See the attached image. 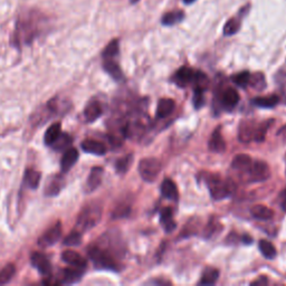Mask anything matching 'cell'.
<instances>
[{"mask_svg": "<svg viewBox=\"0 0 286 286\" xmlns=\"http://www.w3.org/2000/svg\"><path fill=\"white\" fill-rule=\"evenodd\" d=\"M103 67L107 73L110 75L111 77L114 78L115 81H121L123 80V73L121 67L119 66L118 63H115L113 59H105L103 63Z\"/></svg>", "mask_w": 286, "mask_h": 286, "instance_id": "obj_23", "label": "cell"}, {"mask_svg": "<svg viewBox=\"0 0 286 286\" xmlns=\"http://www.w3.org/2000/svg\"><path fill=\"white\" fill-rule=\"evenodd\" d=\"M88 254L96 268L111 270L119 269L118 262H116L114 256L107 247H103L102 245H99V244L97 245H92L88 248Z\"/></svg>", "mask_w": 286, "mask_h": 286, "instance_id": "obj_1", "label": "cell"}, {"mask_svg": "<svg viewBox=\"0 0 286 286\" xmlns=\"http://www.w3.org/2000/svg\"><path fill=\"white\" fill-rule=\"evenodd\" d=\"M130 212H131V207L130 206H127V205L118 206L115 208L114 212H113L112 217L114 218V219H118V218L126 217V216H129Z\"/></svg>", "mask_w": 286, "mask_h": 286, "instance_id": "obj_41", "label": "cell"}, {"mask_svg": "<svg viewBox=\"0 0 286 286\" xmlns=\"http://www.w3.org/2000/svg\"><path fill=\"white\" fill-rule=\"evenodd\" d=\"M272 122H273V120H269V121H267L265 123L261 124V125L256 126V131H255V135H254V140L256 142H263L265 140L267 130H268L269 124Z\"/></svg>", "mask_w": 286, "mask_h": 286, "instance_id": "obj_38", "label": "cell"}, {"mask_svg": "<svg viewBox=\"0 0 286 286\" xmlns=\"http://www.w3.org/2000/svg\"><path fill=\"white\" fill-rule=\"evenodd\" d=\"M32 264L35 268L38 269L40 274H43L45 276L51 275L52 273V264L51 262L48 261V258L41 253H34L32 255Z\"/></svg>", "mask_w": 286, "mask_h": 286, "instance_id": "obj_8", "label": "cell"}, {"mask_svg": "<svg viewBox=\"0 0 286 286\" xmlns=\"http://www.w3.org/2000/svg\"><path fill=\"white\" fill-rule=\"evenodd\" d=\"M208 148L213 152H224L226 150V142L224 140L223 134H221V127L218 126L212 134V138L209 139Z\"/></svg>", "mask_w": 286, "mask_h": 286, "instance_id": "obj_10", "label": "cell"}, {"mask_svg": "<svg viewBox=\"0 0 286 286\" xmlns=\"http://www.w3.org/2000/svg\"><path fill=\"white\" fill-rule=\"evenodd\" d=\"M197 73L198 72L190 69V67H180L175 75V83L180 86V88H186L190 83H195L196 77H197Z\"/></svg>", "mask_w": 286, "mask_h": 286, "instance_id": "obj_7", "label": "cell"}, {"mask_svg": "<svg viewBox=\"0 0 286 286\" xmlns=\"http://www.w3.org/2000/svg\"><path fill=\"white\" fill-rule=\"evenodd\" d=\"M176 107V103L172 99H161L158 103L157 107V116L160 119L167 118L174 112Z\"/></svg>", "mask_w": 286, "mask_h": 286, "instance_id": "obj_21", "label": "cell"}, {"mask_svg": "<svg viewBox=\"0 0 286 286\" xmlns=\"http://www.w3.org/2000/svg\"><path fill=\"white\" fill-rule=\"evenodd\" d=\"M239 102V94L236 89H226L221 94V103L226 108H234Z\"/></svg>", "mask_w": 286, "mask_h": 286, "instance_id": "obj_18", "label": "cell"}, {"mask_svg": "<svg viewBox=\"0 0 286 286\" xmlns=\"http://www.w3.org/2000/svg\"><path fill=\"white\" fill-rule=\"evenodd\" d=\"M162 164L157 158H144L139 163V174L145 182L156 181L159 177Z\"/></svg>", "mask_w": 286, "mask_h": 286, "instance_id": "obj_4", "label": "cell"}, {"mask_svg": "<svg viewBox=\"0 0 286 286\" xmlns=\"http://www.w3.org/2000/svg\"><path fill=\"white\" fill-rule=\"evenodd\" d=\"M268 283V280H267L266 276H261L258 280L251 282V285H266Z\"/></svg>", "mask_w": 286, "mask_h": 286, "instance_id": "obj_42", "label": "cell"}, {"mask_svg": "<svg viewBox=\"0 0 286 286\" xmlns=\"http://www.w3.org/2000/svg\"><path fill=\"white\" fill-rule=\"evenodd\" d=\"M184 18V13L181 10H175V11H170V13L165 14L162 17V25L164 26H174L179 24L180 21H182Z\"/></svg>", "mask_w": 286, "mask_h": 286, "instance_id": "obj_26", "label": "cell"}, {"mask_svg": "<svg viewBox=\"0 0 286 286\" xmlns=\"http://www.w3.org/2000/svg\"><path fill=\"white\" fill-rule=\"evenodd\" d=\"M204 88H200V86H196L195 88V92H194V99H193V103L195 105V107L200 108L202 105L205 104V96H204Z\"/></svg>", "mask_w": 286, "mask_h": 286, "instance_id": "obj_40", "label": "cell"}, {"mask_svg": "<svg viewBox=\"0 0 286 286\" xmlns=\"http://www.w3.org/2000/svg\"><path fill=\"white\" fill-rule=\"evenodd\" d=\"M240 28V22L237 18H232L227 22H226L224 27V35L225 36H232L239 31Z\"/></svg>", "mask_w": 286, "mask_h": 286, "instance_id": "obj_37", "label": "cell"}, {"mask_svg": "<svg viewBox=\"0 0 286 286\" xmlns=\"http://www.w3.org/2000/svg\"><path fill=\"white\" fill-rule=\"evenodd\" d=\"M62 259L65 263H67V264H70L73 267H81V268H84V267H86V265H88L86 259L74 250L64 251V253L62 254Z\"/></svg>", "mask_w": 286, "mask_h": 286, "instance_id": "obj_13", "label": "cell"}, {"mask_svg": "<svg viewBox=\"0 0 286 286\" xmlns=\"http://www.w3.org/2000/svg\"><path fill=\"white\" fill-rule=\"evenodd\" d=\"M183 1H184V3H187V5H189V3L195 2L196 0H183Z\"/></svg>", "mask_w": 286, "mask_h": 286, "instance_id": "obj_45", "label": "cell"}, {"mask_svg": "<svg viewBox=\"0 0 286 286\" xmlns=\"http://www.w3.org/2000/svg\"><path fill=\"white\" fill-rule=\"evenodd\" d=\"M40 182V174L38 171L28 169L25 171L24 176V183L31 189H36Z\"/></svg>", "mask_w": 286, "mask_h": 286, "instance_id": "obj_25", "label": "cell"}, {"mask_svg": "<svg viewBox=\"0 0 286 286\" xmlns=\"http://www.w3.org/2000/svg\"><path fill=\"white\" fill-rule=\"evenodd\" d=\"M83 273H84V268H81V267H76V268H65L62 272V280L59 281V283H76V282H78L82 278Z\"/></svg>", "mask_w": 286, "mask_h": 286, "instance_id": "obj_15", "label": "cell"}, {"mask_svg": "<svg viewBox=\"0 0 286 286\" xmlns=\"http://www.w3.org/2000/svg\"><path fill=\"white\" fill-rule=\"evenodd\" d=\"M250 74L248 73L247 71H244L242 73L235 74L232 76V81L234 82L237 86H239V88H246V86L250 85Z\"/></svg>", "mask_w": 286, "mask_h": 286, "instance_id": "obj_35", "label": "cell"}, {"mask_svg": "<svg viewBox=\"0 0 286 286\" xmlns=\"http://www.w3.org/2000/svg\"><path fill=\"white\" fill-rule=\"evenodd\" d=\"M103 107L99 101L93 100L84 108V118L88 122H94L102 115Z\"/></svg>", "mask_w": 286, "mask_h": 286, "instance_id": "obj_11", "label": "cell"}, {"mask_svg": "<svg viewBox=\"0 0 286 286\" xmlns=\"http://www.w3.org/2000/svg\"><path fill=\"white\" fill-rule=\"evenodd\" d=\"M255 131H256V126H255L254 121H250V120L242 121L239 124V130H238L239 141H242L243 143H250V141H253Z\"/></svg>", "mask_w": 286, "mask_h": 286, "instance_id": "obj_9", "label": "cell"}, {"mask_svg": "<svg viewBox=\"0 0 286 286\" xmlns=\"http://www.w3.org/2000/svg\"><path fill=\"white\" fill-rule=\"evenodd\" d=\"M62 133V129H61V123H55L53 124L52 126H50L45 133L44 137V142L46 145H52L53 143L55 142L56 139L59 137V134Z\"/></svg>", "mask_w": 286, "mask_h": 286, "instance_id": "obj_27", "label": "cell"}, {"mask_svg": "<svg viewBox=\"0 0 286 286\" xmlns=\"http://www.w3.org/2000/svg\"><path fill=\"white\" fill-rule=\"evenodd\" d=\"M219 277V270L216 268H207L202 274L201 280L199 282L200 285H213L217 282Z\"/></svg>", "mask_w": 286, "mask_h": 286, "instance_id": "obj_30", "label": "cell"}, {"mask_svg": "<svg viewBox=\"0 0 286 286\" xmlns=\"http://www.w3.org/2000/svg\"><path fill=\"white\" fill-rule=\"evenodd\" d=\"M118 54H119V40L113 39L111 43L105 47L102 55L104 59H112L113 57H115V56H118Z\"/></svg>", "mask_w": 286, "mask_h": 286, "instance_id": "obj_36", "label": "cell"}, {"mask_svg": "<svg viewBox=\"0 0 286 286\" xmlns=\"http://www.w3.org/2000/svg\"><path fill=\"white\" fill-rule=\"evenodd\" d=\"M101 217H102V208H101V206L91 205L85 207L81 212L80 216H78L76 223L77 231L83 232L93 228L94 226L99 224Z\"/></svg>", "mask_w": 286, "mask_h": 286, "instance_id": "obj_3", "label": "cell"}, {"mask_svg": "<svg viewBox=\"0 0 286 286\" xmlns=\"http://www.w3.org/2000/svg\"><path fill=\"white\" fill-rule=\"evenodd\" d=\"M207 186L209 188L210 195L214 200H221L228 196H231L236 189L235 183L232 180H221L220 176L218 175H208L205 178Z\"/></svg>", "mask_w": 286, "mask_h": 286, "instance_id": "obj_2", "label": "cell"}, {"mask_svg": "<svg viewBox=\"0 0 286 286\" xmlns=\"http://www.w3.org/2000/svg\"><path fill=\"white\" fill-rule=\"evenodd\" d=\"M72 143V138L67 133H61L59 137L56 139L55 142L53 143L52 146L53 149L56 150V151H63L66 148H69L70 144Z\"/></svg>", "mask_w": 286, "mask_h": 286, "instance_id": "obj_31", "label": "cell"}, {"mask_svg": "<svg viewBox=\"0 0 286 286\" xmlns=\"http://www.w3.org/2000/svg\"><path fill=\"white\" fill-rule=\"evenodd\" d=\"M247 172L248 175H250V181L255 182L265 181V180H267L270 177V169L268 167V164L261 160H257L251 163L250 170Z\"/></svg>", "mask_w": 286, "mask_h": 286, "instance_id": "obj_5", "label": "cell"}, {"mask_svg": "<svg viewBox=\"0 0 286 286\" xmlns=\"http://www.w3.org/2000/svg\"><path fill=\"white\" fill-rule=\"evenodd\" d=\"M161 194L164 198L170 199V200H177L179 197L178 188H177L176 183L169 178L164 179L161 183Z\"/></svg>", "mask_w": 286, "mask_h": 286, "instance_id": "obj_19", "label": "cell"}, {"mask_svg": "<svg viewBox=\"0 0 286 286\" xmlns=\"http://www.w3.org/2000/svg\"><path fill=\"white\" fill-rule=\"evenodd\" d=\"M78 159V151L75 148L67 149L61 161V169L63 172H67Z\"/></svg>", "mask_w": 286, "mask_h": 286, "instance_id": "obj_16", "label": "cell"}, {"mask_svg": "<svg viewBox=\"0 0 286 286\" xmlns=\"http://www.w3.org/2000/svg\"><path fill=\"white\" fill-rule=\"evenodd\" d=\"M172 216H174V210H172L170 207H165V208L161 210L160 221L165 232H174L177 227V224L176 221L172 219Z\"/></svg>", "mask_w": 286, "mask_h": 286, "instance_id": "obj_14", "label": "cell"}, {"mask_svg": "<svg viewBox=\"0 0 286 286\" xmlns=\"http://www.w3.org/2000/svg\"><path fill=\"white\" fill-rule=\"evenodd\" d=\"M280 103V96L276 94H270L266 96H258L255 97L254 104L263 108H272Z\"/></svg>", "mask_w": 286, "mask_h": 286, "instance_id": "obj_24", "label": "cell"}, {"mask_svg": "<svg viewBox=\"0 0 286 286\" xmlns=\"http://www.w3.org/2000/svg\"><path fill=\"white\" fill-rule=\"evenodd\" d=\"M130 1H131V2H132V3H135V2H138V1H139V0H130Z\"/></svg>", "mask_w": 286, "mask_h": 286, "instance_id": "obj_46", "label": "cell"}, {"mask_svg": "<svg viewBox=\"0 0 286 286\" xmlns=\"http://www.w3.org/2000/svg\"><path fill=\"white\" fill-rule=\"evenodd\" d=\"M250 86L255 89L256 91H262V89H264L266 86L264 75L262 73H255L254 75H250Z\"/></svg>", "mask_w": 286, "mask_h": 286, "instance_id": "obj_34", "label": "cell"}, {"mask_svg": "<svg viewBox=\"0 0 286 286\" xmlns=\"http://www.w3.org/2000/svg\"><path fill=\"white\" fill-rule=\"evenodd\" d=\"M82 234L80 231H73L71 232L69 236L65 237V239H64V244L67 246H76V245H80L81 242H82Z\"/></svg>", "mask_w": 286, "mask_h": 286, "instance_id": "obj_39", "label": "cell"}, {"mask_svg": "<svg viewBox=\"0 0 286 286\" xmlns=\"http://www.w3.org/2000/svg\"><path fill=\"white\" fill-rule=\"evenodd\" d=\"M82 149L84 150L85 152L96 154V156H104L107 151V146H105L104 143L93 140V139H88V140L83 141Z\"/></svg>", "mask_w": 286, "mask_h": 286, "instance_id": "obj_12", "label": "cell"}, {"mask_svg": "<svg viewBox=\"0 0 286 286\" xmlns=\"http://www.w3.org/2000/svg\"><path fill=\"white\" fill-rule=\"evenodd\" d=\"M133 156L132 154H127V156L121 158L116 161L115 163V169L118 174H125V172L129 170L131 163H132Z\"/></svg>", "mask_w": 286, "mask_h": 286, "instance_id": "obj_32", "label": "cell"}, {"mask_svg": "<svg viewBox=\"0 0 286 286\" xmlns=\"http://www.w3.org/2000/svg\"><path fill=\"white\" fill-rule=\"evenodd\" d=\"M258 247H259V250H261L262 255L264 256L265 258L273 259V258L276 257V254H277L276 248L272 243L268 242V240H265V239L259 240Z\"/></svg>", "mask_w": 286, "mask_h": 286, "instance_id": "obj_28", "label": "cell"}, {"mask_svg": "<svg viewBox=\"0 0 286 286\" xmlns=\"http://www.w3.org/2000/svg\"><path fill=\"white\" fill-rule=\"evenodd\" d=\"M250 212L251 216L258 220H270L274 217L273 210L264 205H255L251 207Z\"/></svg>", "mask_w": 286, "mask_h": 286, "instance_id": "obj_20", "label": "cell"}, {"mask_svg": "<svg viewBox=\"0 0 286 286\" xmlns=\"http://www.w3.org/2000/svg\"><path fill=\"white\" fill-rule=\"evenodd\" d=\"M16 273V266L14 264L6 265L3 268L0 270V284H7L8 282L14 277Z\"/></svg>", "mask_w": 286, "mask_h": 286, "instance_id": "obj_33", "label": "cell"}, {"mask_svg": "<svg viewBox=\"0 0 286 286\" xmlns=\"http://www.w3.org/2000/svg\"><path fill=\"white\" fill-rule=\"evenodd\" d=\"M251 163H253V160H251L250 156H247V154H237L232 159V165L236 170L246 172L250 170Z\"/></svg>", "mask_w": 286, "mask_h": 286, "instance_id": "obj_22", "label": "cell"}, {"mask_svg": "<svg viewBox=\"0 0 286 286\" xmlns=\"http://www.w3.org/2000/svg\"><path fill=\"white\" fill-rule=\"evenodd\" d=\"M102 177H103V169L100 167H95L92 169L91 174L89 176L88 182H86V190L89 193H92L100 186L102 182Z\"/></svg>", "mask_w": 286, "mask_h": 286, "instance_id": "obj_17", "label": "cell"}, {"mask_svg": "<svg viewBox=\"0 0 286 286\" xmlns=\"http://www.w3.org/2000/svg\"><path fill=\"white\" fill-rule=\"evenodd\" d=\"M281 206L282 208L286 210V190L281 195Z\"/></svg>", "mask_w": 286, "mask_h": 286, "instance_id": "obj_43", "label": "cell"}, {"mask_svg": "<svg viewBox=\"0 0 286 286\" xmlns=\"http://www.w3.org/2000/svg\"><path fill=\"white\" fill-rule=\"evenodd\" d=\"M242 242L244 244H251V242H253V239H251V237L246 235V236H243L242 237Z\"/></svg>", "mask_w": 286, "mask_h": 286, "instance_id": "obj_44", "label": "cell"}, {"mask_svg": "<svg viewBox=\"0 0 286 286\" xmlns=\"http://www.w3.org/2000/svg\"><path fill=\"white\" fill-rule=\"evenodd\" d=\"M64 186V178L61 176H56L55 178L51 180V182L48 183L46 188V191H45V195L46 196H56L59 191L62 190Z\"/></svg>", "mask_w": 286, "mask_h": 286, "instance_id": "obj_29", "label": "cell"}, {"mask_svg": "<svg viewBox=\"0 0 286 286\" xmlns=\"http://www.w3.org/2000/svg\"><path fill=\"white\" fill-rule=\"evenodd\" d=\"M62 234H63L62 224L61 223L55 224L54 226H52L50 229H47V231L39 237L38 245L44 248L55 245V244L61 239Z\"/></svg>", "mask_w": 286, "mask_h": 286, "instance_id": "obj_6", "label": "cell"}]
</instances>
